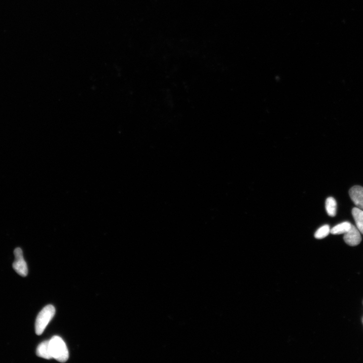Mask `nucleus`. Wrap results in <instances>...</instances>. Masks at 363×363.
Masks as SVG:
<instances>
[{
  "label": "nucleus",
  "instance_id": "1",
  "mask_svg": "<svg viewBox=\"0 0 363 363\" xmlns=\"http://www.w3.org/2000/svg\"><path fill=\"white\" fill-rule=\"evenodd\" d=\"M50 348L52 358L64 363L69 358V352L64 340L58 336H53L49 340Z\"/></svg>",
  "mask_w": 363,
  "mask_h": 363
},
{
  "label": "nucleus",
  "instance_id": "2",
  "mask_svg": "<svg viewBox=\"0 0 363 363\" xmlns=\"http://www.w3.org/2000/svg\"><path fill=\"white\" fill-rule=\"evenodd\" d=\"M56 312L55 307L49 305L44 307L38 314L35 324L36 333L40 335L53 319Z\"/></svg>",
  "mask_w": 363,
  "mask_h": 363
},
{
  "label": "nucleus",
  "instance_id": "3",
  "mask_svg": "<svg viewBox=\"0 0 363 363\" xmlns=\"http://www.w3.org/2000/svg\"><path fill=\"white\" fill-rule=\"evenodd\" d=\"M15 261L13 263V268L17 273L23 277L27 276L28 268L27 264L23 256L22 250L17 248L14 252Z\"/></svg>",
  "mask_w": 363,
  "mask_h": 363
},
{
  "label": "nucleus",
  "instance_id": "4",
  "mask_svg": "<svg viewBox=\"0 0 363 363\" xmlns=\"http://www.w3.org/2000/svg\"><path fill=\"white\" fill-rule=\"evenodd\" d=\"M344 240L351 246H356L361 243L362 237L357 226L352 224L351 229L345 234Z\"/></svg>",
  "mask_w": 363,
  "mask_h": 363
},
{
  "label": "nucleus",
  "instance_id": "5",
  "mask_svg": "<svg viewBox=\"0 0 363 363\" xmlns=\"http://www.w3.org/2000/svg\"><path fill=\"white\" fill-rule=\"evenodd\" d=\"M349 194L357 208L363 210V187L355 186L350 190Z\"/></svg>",
  "mask_w": 363,
  "mask_h": 363
},
{
  "label": "nucleus",
  "instance_id": "6",
  "mask_svg": "<svg viewBox=\"0 0 363 363\" xmlns=\"http://www.w3.org/2000/svg\"><path fill=\"white\" fill-rule=\"evenodd\" d=\"M36 353L37 356L40 358L47 360L52 359L49 340H45L41 343L37 348Z\"/></svg>",
  "mask_w": 363,
  "mask_h": 363
},
{
  "label": "nucleus",
  "instance_id": "7",
  "mask_svg": "<svg viewBox=\"0 0 363 363\" xmlns=\"http://www.w3.org/2000/svg\"><path fill=\"white\" fill-rule=\"evenodd\" d=\"M352 215L357 228L360 233L363 234V210L358 208H354L352 210Z\"/></svg>",
  "mask_w": 363,
  "mask_h": 363
},
{
  "label": "nucleus",
  "instance_id": "8",
  "mask_svg": "<svg viewBox=\"0 0 363 363\" xmlns=\"http://www.w3.org/2000/svg\"><path fill=\"white\" fill-rule=\"evenodd\" d=\"M351 226L352 224L348 221L340 223L330 230V233L332 235L345 234L351 229Z\"/></svg>",
  "mask_w": 363,
  "mask_h": 363
},
{
  "label": "nucleus",
  "instance_id": "9",
  "mask_svg": "<svg viewBox=\"0 0 363 363\" xmlns=\"http://www.w3.org/2000/svg\"><path fill=\"white\" fill-rule=\"evenodd\" d=\"M326 211L330 217H334L336 216L337 203L333 197H328L326 202Z\"/></svg>",
  "mask_w": 363,
  "mask_h": 363
},
{
  "label": "nucleus",
  "instance_id": "10",
  "mask_svg": "<svg viewBox=\"0 0 363 363\" xmlns=\"http://www.w3.org/2000/svg\"><path fill=\"white\" fill-rule=\"evenodd\" d=\"M330 233V227L328 225H325L321 227L315 233V237L317 239H322L327 237Z\"/></svg>",
  "mask_w": 363,
  "mask_h": 363
}]
</instances>
